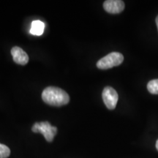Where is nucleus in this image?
<instances>
[{
  "label": "nucleus",
  "instance_id": "nucleus-1",
  "mask_svg": "<svg viewBox=\"0 0 158 158\" xmlns=\"http://www.w3.org/2000/svg\"><path fill=\"white\" fill-rule=\"evenodd\" d=\"M42 99L45 103L52 106H62L68 104L70 96L62 89L48 86L43 91Z\"/></svg>",
  "mask_w": 158,
  "mask_h": 158
},
{
  "label": "nucleus",
  "instance_id": "nucleus-2",
  "mask_svg": "<svg viewBox=\"0 0 158 158\" xmlns=\"http://www.w3.org/2000/svg\"><path fill=\"white\" fill-rule=\"evenodd\" d=\"M124 56L121 53L111 52L102 57L97 62V67L101 70H107L118 66L123 62Z\"/></svg>",
  "mask_w": 158,
  "mask_h": 158
},
{
  "label": "nucleus",
  "instance_id": "nucleus-3",
  "mask_svg": "<svg viewBox=\"0 0 158 158\" xmlns=\"http://www.w3.org/2000/svg\"><path fill=\"white\" fill-rule=\"evenodd\" d=\"M31 130L35 133L43 134L47 141L52 142L54 136L57 133V128L48 122H36L33 124Z\"/></svg>",
  "mask_w": 158,
  "mask_h": 158
},
{
  "label": "nucleus",
  "instance_id": "nucleus-4",
  "mask_svg": "<svg viewBox=\"0 0 158 158\" xmlns=\"http://www.w3.org/2000/svg\"><path fill=\"white\" fill-rule=\"evenodd\" d=\"M102 100L105 105L109 110H114L117 104L118 96L116 91L110 86L104 88L102 93Z\"/></svg>",
  "mask_w": 158,
  "mask_h": 158
},
{
  "label": "nucleus",
  "instance_id": "nucleus-5",
  "mask_svg": "<svg viewBox=\"0 0 158 158\" xmlns=\"http://www.w3.org/2000/svg\"><path fill=\"white\" fill-rule=\"evenodd\" d=\"M105 10L110 14H118L124 9V3L121 0H107L103 3Z\"/></svg>",
  "mask_w": 158,
  "mask_h": 158
},
{
  "label": "nucleus",
  "instance_id": "nucleus-6",
  "mask_svg": "<svg viewBox=\"0 0 158 158\" xmlns=\"http://www.w3.org/2000/svg\"><path fill=\"white\" fill-rule=\"evenodd\" d=\"M11 54L13 56V61L16 64L25 65L29 62V56L21 48L18 46L13 47L11 49Z\"/></svg>",
  "mask_w": 158,
  "mask_h": 158
},
{
  "label": "nucleus",
  "instance_id": "nucleus-7",
  "mask_svg": "<svg viewBox=\"0 0 158 158\" xmlns=\"http://www.w3.org/2000/svg\"><path fill=\"white\" fill-rule=\"evenodd\" d=\"M45 29V23L40 20H35L32 21L30 29V33L33 35L40 36L43 34Z\"/></svg>",
  "mask_w": 158,
  "mask_h": 158
},
{
  "label": "nucleus",
  "instance_id": "nucleus-8",
  "mask_svg": "<svg viewBox=\"0 0 158 158\" xmlns=\"http://www.w3.org/2000/svg\"><path fill=\"white\" fill-rule=\"evenodd\" d=\"M147 89L151 94H158V79L150 81L147 84Z\"/></svg>",
  "mask_w": 158,
  "mask_h": 158
},
{
  "label": "nucleus",
  "instance_id": "nucleus-9",
  "mask_svg": "<svg viewBox=\"0 0 158 158\" xmlns=\"http://www.w3.org/2000/svg\"><path fill=\"white\" fill-rule=\"evenodd\" d=\"M10 155V149L5 144L0 143V158H7Z\"/></svg>",
  "mask_w": 158,
  "mask_h": 158
},
{
  "label": "nucleus",
  "instance_id": "nucleus-10",
  "mask_svg": "<svg viewBox=\"0 0 158 158\" xmlns=\"http://www.w3.org/2000/svg\"><path fill=\"white\" fill-rule=\"evenodd\" d=\"M156 24H157V29H158V15L156 18Z\"/></svg>",
  "mask_w": 158,
  "mask_h": 158
},
{
  "label": "nucleus",
  "instance_id": "nucleus-11",
  "mask_svg": "<svg viewBox=\"0 0 158 158\" xmlns=\"http://www.w3.org/2000/svg\"><path fill=\"white\" fill-rule=\"evenodd\" d=\"M156 148H157V149L158 151V140L157 141V142H156Z\"/></svg>",
  "mask_w": 158,
  "mask_h": 158
}]
</instances>
